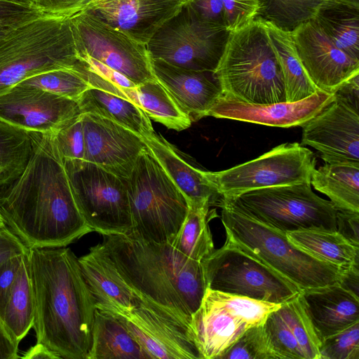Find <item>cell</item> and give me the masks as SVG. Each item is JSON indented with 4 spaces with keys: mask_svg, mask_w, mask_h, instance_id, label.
<instances>
[{
    "mask_svg": "<svg viewBox=\"0 0 359 359\" xmlns=\"http://www.w3.org/2000/svg\"><path fill=\"white\" fill-rule=\"evenodd\" d=\"M186 217L171 245L189 258L201 262L214 248L209 227V203H188Z\"/></svg>",
    "mask_w": 359,
    "mask_h": 359,
    "instance_id": "33",
    "label": "cell"
},
{
    "mask_svg": "<svg viewBox=\"0 0 359 359\" xmlns=\"http://www.w3.org/2000/svg\"><path fill=\"white\" fill-rule=\"evenodd\" d=\"M22 173L0 188V213L28 248L65 247L92 231L74 201L54 135L29 132Z\"/></svg>",
    "mask_w": 359,
    "mask_h": 359,
    "instance_id": "1",
    "label": "cell"
},
{
    "mask_svg": "<svg viewBox=\"0 0 359 359\" xmlns=\"http://www.w3.org/2000/svg\"><path fill=\"white\" fill-rule=\"evenodd\" d=\"M156 80L166 89L179 108L191 121L208 116L222 96V89L212 72H201L151 59Z\"/></svg>",
    "mask_w": 359,
    "mask_h": 359,
    "instance_id": "21",
    "label": "cell"
},
{
    "mask_svg": "<svg viewBox=\"0 0 359 359\" xmlns=\"http://www.w3.org/2000/svg\"><path fill=\"white\" fill-rule=\"evenodd\" d=\"M32 151L30 133L0 119V188L22 173Z\"/></svg>",
    "mask_w": 359,
    "mask_h": 359,
    "instance_id": "35",
    "label": "cell"
},
{
    "mask_svg": "<svg viewBox=\"0 0 359 359\" xmlns=\"http://www.w3.org/2000/svg\"><path fill=\"white\" fill-rule=\"evenodd\" d=\"M285 234L295 246L323 262L343 269L359 264V248L337 231L306 229Z\"/></svg>",
    "mask_w": 359,
    "mask_h": 359,
    "instance_id": "31",
    "label": "cell"
},
{
    "mask_svg": "<svg viewBox=\"0 0 359 359\" xmlns=\"http://www.w3.org/2000/svg\"><path fill=\"white\" fill-rule=\"evenodd\" d=\"M299 297L320 342L359 322L358 296L339 283L304 290Z\"/></svg>",
    "mask_w": 359,
    "mask_h": 359,
    "instance_id": "23",
    "label": "cell"
},
{
    "mask_svg": "<svg viewBox=\"0 0 359 359\" xmlns=\"http://www.w3.org/2000/svg\"><path fill=\"white\" fill-rule=\"evenodd\" d=\"M17 85L36 88L76 102L90 88L76 65L42 72Z\"/></svg>",
    "mask_w": 359,
    "mask_h": 359,
    "instance_id": "39",
    "label": "cell"
},
{
    "mask_svg": "<svg viewBox=\"0 0 359 359\" xmlns=\"http://www.w3.org/2000/svg\"><path fill=\"white\" fill-rule=\"evenodd\" d=\"M359 75L302 126L301 145L320 152L325 163H359Z\"/></svg>",
    "mask_w": 359,
    "mask_h": 359,
    "instance_id": "13",
    "label": "cell"
},
{
    "mask_svg": "<svg viewBox=\"0 0 359 359\" xmlns=\"http://www.w3.org/2000/svg\"><path fill=\"white\" fill-rule=\"evenodd\" d=\"M24 359H60V357L41 343L36 344L27 350L22 356Z\"/></svg>",
    "mask_w": 359,
    "mask_h": 359,
    "instance_id": "54",
    "label": "cell"
},
{
    "mask_svg": "<svg viewBox=\"0 0 359 359\" xmlns=\"http://www.w3.org/2000/svg\"><path fill=\"white\" fill-rule=\"evenodd\" d=\"M27 253L23 257L8 294L2 318L6 327L18 342L26 337L33 327L34 318V299Z\"/></svg>",
    "mask_w": 359,
    "mask_h": 359,
    "instance_id": "32",
    "label": "cell"
},
{
    "mask_svg": "<svg viewBox=\"0 0 359 359\" xmlns=\"http://www.w3.org/2000/svg\"><path fill=\"white\" fill-rule=\"evenodd\" d=\"M78 209L92 231L128 234L132 219L125 179L85 160H63Z\"/></svg>",
    "mask_w": 359,
    "mask_h": 359,
    "instance_id": "9",
    "label": "cell"
},
{
    "mask_svg": "<svg viewBox=\"0 0 359 359\" xmlns=\"http://www.w3.org/2000/svg\"><path fill=\"white\" fill-rule=\"evenodd\" d=\"M312 19L338 48L359 60V4L324 0Z\"/></svg>",
    "mask_w": 359,
    "mask_h": 359,
    "instance_id": "28",
    "label": "cell"
},
{
    "mask_svg": "<svg viewBox=\"0 0 359 359\" xmlns=\"http://www.w3.org/2000/svg\"><path fill=\"white\" fill-rule=\"evenodd\" d=\"M225 27L237 30L255 20L259 14V0H222Z\"/></svg>",
    "mask_w": 359,
    "mask_h": 359,
    "instance_id": "45",
    "label": "cell"
},
{
    "mask_svg": "<svg viewBox=\"0 0 359 359\" xmlns=\"http://www.w3.org/2000/svg\"><path fill=\"white\" fill-rule=\"evenodd\" d=\"M76 69L90 87L127 99L137 105L135 85L118 72L85 54H78Z\"/></svg>",
    "mask_w": 359,
    "mask_h": 359,
    "instance_id": "37",
    "label": "cell"
},
{
    "mask_svg": "<svg viewBox=\"0 0 359 359\" xmlns=\"http://www.w3.org/2000/svg\"><path fill=\"white\" fill-rule=\"evenodd\" d=\"M78 54L87 55L135 85L156 79L147 45L137 42L86 10L69 17Z\"/></svg>",
    "mask_w": 359,
    "mask_h": 359,
    "instance_id": "14",
    "label": "cell"
},
{
    "mask_svg": "<svg viewBox=\"0 0 359 359\" xmlns=\"http://www.w3.org/2000/svg\"><path fill=\"white\" fill-rule=\"evenodd\" d=\"M29 248L8 227L0 229V265L14 257L24 255Z\"/></svg>",
    "mask_w": 359,
    "mask_h": 359,
    "instance_id": "50",
    "label": "cell"
},
{
    "mask_svg": "<svg viewBox=\"0 0 359 359\" xmlns=\"http://www.w3.org/2000/svg\"><path fill=\"white\" fill-rule=\"evenodd\" d=\"M87 359H149L121 320L95 310L92 345Z\"/></svg>",
    "mask_w": 359,
    "mask_h": 359,
    "instance_id": "27",
    "label": "cell"
},
{
    "mask_svg": "<svg viewBox=\"0 0 359 359\" xmlns=\"http://www.w3.org/2000/svg\"><path fill=\"white\" fill-rule=\"evenodd\" d=\"M184 4L202 20L225 27L222 0H184Z\"/></svg>",
    "mask_w": 359,
    "mask_h": 359,
    "instance_id": "49",
    "label": "cell"
},
{
    "mask_svg": "<svg viewBox=\"0 0 359 359\" xmlns=\"http://www.w3.org/2000/svg\"><path fill=\"white\" fill-rule=\"evenodd\" d=\"M7 1H10L15 2V3H18V4H23V5L31 6L34 7L33 5L32 0H7Z\"/></svg>",
    "mask_w": 359,
    "mask_h": 359,
    "instance_id": "56",
    "label": "cell"
},
{
    "mask_svg": "<svg viewBox=\"0 0 359 359\" xmlns=\"http://www.w3.org/2000/svg\"><path fill=\"white\" fill-rule=\"evenodd\" d=\"M143 140L149 150L185 196L188 203L219 205L222 196L208 179L205 171L187 163L167 141L156 134Z\"/></svg>",
    "mask_w": 359,
    "mask_h": 359,
    "instance_id": "25",
    "label": "cell"
},
{
    "mask_svg": "<svg viewBox=\"0 0 359 359\" xmlns=\"http://www.w3.org/2000/svg\"><path fill=\"white\" fill-rule=\"evenodd\" d=\"M263 327L276 359H306L294 335L277 309L267 316Z\"/></svg>",
    "mask_w": 359,
    "mask_h": 359,
    "instance_id": "42",
    "label": "cell"
},
{
    "mask_svg": "<svg viewBox=\"0 0 359 359\" xmlns=\"http://www.w3.org/2000/svg\"><path fill=\"white\" fill-rule=\"evenodd\" d=\"M230 31L202 20L186 4L147 44L151 59L188 69L215 70Z\"/></svg>",
    "mask_w": 359,
    "mask_h": 359,
    "instance_id": "10",
    "label": "cell"
},
{
    "mask_svg": "<svg viewBox=\"0 0 359 359\" xmlns=\"http://www.w3.org/2000/svg\"><path fill=\"white\" fill-rule=\"evenodd\" d=\"M219 359H276L263 323L248 327Z\"/></svg>",
    "mask_w": 359,
    "mask_h": 359,
    "instance_id": "41",
    "label": "cell"
},
{
    "mask_svg": "<svg viewBox=\"0 0 359 359\" xmlns=\"http://www.w3.org/2000/svg\"><path fill=\"white\" fill-rule=\"evenodd\" d=\"M135 295L133 308L118 318L149 359H201L190 323L163 306Z\"/></svg>",
    "mask_w": 359,
    "mask_h": 359,
    "instance_id": "15",
    "label": "cell"
},
{
    "mask_svg": "<svg viewBox=\"0 0 359 359\" xmlns=\"http://www.w3.org/2000/svg\"><path fill=\"white\" fill-rule=\"evenodd\" d=\"M81 114H92L114 121L142 138L154 135L149 117L134 102L103 90L90 87L78 101Z\"/></svg>",
    "mask_w": 359,
    "mask_h": 359,
    "instance_id": "26",
    "label": "cell"
},
{
    "mask_svg": "<svg viewBox=\"0 0 359 359\" xmlns=\"http://www.w3.org/2000/svg\"><path fill=\"white\" fill-rule=\"evenodd\" d=\"M264 22L282 71L285 102L299 101L320 92L306 74L299 59L292 34L269 22Z\"/></svg>",
    "mask_w": 359,
    "mask_h": 359,
    "instance_id": "30",
    "label": "cell"
},
{
    "mask_svg": "<svg viewBox=\"0 0 359 359\" xmlns=\"http://www.w3.org/2000/svg\"><path fill=\"white\" fill-rule=\"evenodd\" d=\"M13 29V28H0V42Z\"/></svg>",
    "mask_w": 359,
    "mask_h": 359,
    "instance_id": "55",
    "label": "cell"
},
{
    "mask_svg": "<svg viewBox=\"0 0 359 359\" xmlns=\"http://www.w3.org/2000/svg\"><path fill=\"white\" fill-rule=\"evenodd\" d=\"M337 231L359 248V212L337 210Z\"/></svg>",
    "mask_w": 359,
    "mask_h": 359,
    "instance_id": "51",
    "label": "cell"
},
{
    "mask_svg": "<svg viewBox=\"0 0 359 359\" xmlns=\"http://www.w3.org/2000/svg\"><path fill=\"white\" fill-rule=\"evenodd\" d=\"M346 1L359 4V0H346Z\"/></svg>",
    "mask_w": 359,
    "mask_h": 359,
    "instance_id": "58",
    "label": "cell"
},
{
    "mask_svg": "<svg viewBox=\"0 0 359 359\" xmlns=\"http://www.w3.org/2000/svg\"><path fill=\"white\" fill-rule=\"evenodd\" d=\"M316 164L310 149L284 143L255 159L205 174L222 197H236L256 189L311 182Z\"/></svg>",
    "mask_w": 359,
    "mask_h": 359,
    "instance_id": "12",
    "label": "cell"
},
{
    "mask_svg": "<svg viewBox=\"0 0 359 359\" xmlns=\"http://www.w3.org/2000/svg\"><path fill=\"white\" fill-rule=\"evenodd\" d=\"M277 311L292 332L306 359H320L321 342L304 310L299 294L282 304Z\"/></svg>",
    "mask_w": 359,
    "mask_h": 359,
    "instance_id": "40",
    "label": "cell"
},
{
    "mask_svg": "<svg viewBox=\"0 0 359 359\" xmlns=\"http://www.w3.org/2000/svg\"><path fill=\"white\" fill-rule=\"evenodd\" d=\"M43 15L35 7L0 0V28H14Z\"/></svg>",
    "mask_w": 359,
    "mask_h": 359,
    "instance_id": "46",
    "label": "cell"
},
{
    "mask_svg": "<svg viewBox=\"0 0 359 359\" xmlns=\"http://www.w3.org/2000/svg\"><path fill=\"white\" fill-rule=\"evenodd\" d=\"M220 201L283 233L306 229L337 231V209L311 189V182L256 189Z\"/></svg>",
    "mask_w": 359,
    "mask_h": 359,
    "instance_id": "8",
    "label": "cell"
},
{
    "mask_svg": "<svg viewBox=\"0 0 359 359\" xmlns=\"http://www.w3.org/2000/svg\"><path fill=\"white\" fill-rule=\"evenodd\" d=\"M36 342L62 359H87L95 315L78 257L65 247L29 248Z\"/></svg>",
    "mask_w": 359,
    "mask_h": 359,
    "instance_id": "2",
    "label": "cell"
},
{
    "mask_svg": "<svg viewBox=\"0 0 359 359\" xmlns=\"http://www.w3.org/2000/svg\"><path fill=\"white\" fill-rule=\"evenodd\" d=\"M191 327L201 359H219L249 327L204 296Z\"/></svg>",
    "mask_w": 359,
    "mask_h": 359,
    "instance_id": "24",
    "label": "cell"
},
{
    "mask_svg": "<svg viewBox=\"0 0 359 359\" xmlns=\"http://www.w3.org/2000/svg\"><path fill=\"white\" fill-rule=\"evenodd\" d=\"M213 74L224 97L255 104L285 102L282 71L259 18L230 32Z\"/></svg>",
    "mask_w": 359,
    "mask_h": 359,
    "instance_id": "4",
    "label": "cell"
},
{
    "mask_svg": "<svg viewBox=\"0 0 359 359\" xmlns=\"http://www.w3.org/2000/svg\"><path fill=\"white\" fill-rule=\"evenodd\" d=\"M103 236L102 250L132 291L191 324L207 288L202 262L168 243L125 234Z\"/></svg>",
    "mask_w": 359,
    "mask_h": 359,
    "instance_id": "3",
    "label": "cell"
},
{
    "mask_svg": "<svg viewBox=\"0 0 359 359\" xmlns=\"http://www.w3.org/2000/svg\"><path fill=\"white\" fill-rule=\"evenodd\" d=\"M6 226V223L0 213V229L4 228Z\"/></svg>",
    "mask_w": 359,
    "mask_h": 359,
    "instance_id": "57",
    "label": "cell"
},
{
    "mask_svg": "<svg viewBox=\"0 0 359 359\" xmlns=\"http://www.w3.org/2000/svg\"><path fill=\"white\" fill-rule=\"evenodd\" d=\"M334 97V94L320 91L296 102L255 104L222 96L208 116L272 127L302 126L329 104Z\"/></svg>",
    "mask_w": 359,
    "mask_h": 359,
    "instance_id": "20",
    "label": "cell"
},
{
    "mask_svg": "<svg viewBox=\"0 0 359 359\" xmlns=\"http://www.w3.org/2000/svg\"><path fill=\"white\" fill-rule=\"evenodd\" d=\"M85 138V161L126 179L140 154L148 147L143 138L106 118L81 114Z\"/></svg>",
    "mask_w": 359,
    "mask_h": 359,
    "instance_id": "18",
    "label": "cell"
},
{
    "mask_svg": "<svg viewBox=\"0 0 359 359\" xmlns=\"http://www.w3.org/2000/svg\"><path fill=\"white\" fill-rule=\"evenodd\" d=\"M204 297L239 318L249 327L259 325L281 304L260 301L245 296L206 288Z\"/></svg>",
    "mask_w": 359,
    "mask_h": 359,
    "instance_id": "38",
    "label": "cell"
},
{
    "mask_svg": "<svg viewBox=\"0 0 359 359\" xmlns=\"http://www.w3.org/2000/svg\"><path fill=\"white\" fill-rule=\"evenodd\" d=\"M358 264L352 265L343 271L339 283L345 289L358 296L359 271Z\"/></svg>",
    "mask_w": 359,
    "mask_h": 359,
    "instance_id": "53",
    "label": "cell"
},
{
    "mask_svg": "<svg viewBox=\"0 0 359 359\" xmlns=\"http://www.w3.org/2000/svg\"><path fill=\"white\" fill-rule=\"evenodd\" d=\"M81 114L76 101L15 85L0 94V119L27 132L55 135Z\"/></svg>",
    "mask_w": 359,
    "mask_h": 359,
    "instance_id": "16",
    "label": "cell"
},
{
    "mask_svg": "<svg viewBox=\"0 0 359 359\" xmlns=\"http://www.w3.org/2000/svg\"><path fill=\"white\" fill-rule=\"evenodd\" d=\"M19 343L5 325L0 316V359H16Z\"/></svg>",
    "mask_w": 359,
    "mask_h": 359,
    "instance_id": "52",
    "label": "cell"
},
{
    "mask_svg": "<svg viewBox=\"0 0 359 359\" xmlns=\"http://www.w3.org/2000/svg\"><path fill=\"white\" fill-rule=\"evenodd\" d=\"M55 141L63 160H84L85 138L81 114L54 135Z\"/></svg>",
    "mask_w": 359,
    "mask_h": 359,
    "instance_id": "44",
    "label": "cell"
},
{
    "mask_svg": "<svg viewBox=\"0 0 359 359\" xmlns=\"http://www.w3.org/2000/svg\"><path fill=\"white\" fill-rule=\"evenodd\" d=\"M311 184L338 210L359 212V163H325L313 170Z\"/></svg>",
    "mask_w": 359,
    "mask_h": 359,
    "instance_id": "29",
    "label": "cell"
},
{
    "mask_svg": "<svg viewBox=\"0 0 359 359\" xmlns=\"http://www.w3.org/2000/svg\"><path fill=\"white\" fill-rule=\"evenodd\" d=\"M32 2L44 14L69 18L83 10L90 0H32Z\"/></svg>",
    "mask_w": 359,
    "mask_h": 359,
    "instance_id": "47",
    "label": "cell"
},
{
    "mask_svg": "<svg viewBox=\"0 0 359 359\" xmlns=\"http://www.w3.org/2000/svg\"><path fill=\"white\" fill-rule=\"evenodd\" d=\"M206 286L213 290L282 304L302 290L226 239L203 259Z\"/></svg>",
    "mask_w": 359,
    "mask_h": 359,
    "instance_id": "11",
    "label": "cell"
},
{
    "mask_svg": "<svg viewBox=\"0 0 359 359\" xmlns=\"http://www.w3.org/2000/svg\"><path fill=\"white\" fill-rule=\"evenodd\" d=\"M137 104L149 118L169 129L180 131L191 123L166 89L156 80L147 81L135 88Z\"/></svg>",
    "mask_w": 359,
    "mask_h": 359,
    "instance_id": "34",
    "label": "cell"
},
{
    "mask_svg": "<svg viewBox=\"0 0 359 359\" xmlns=\"http://www.w3.org/2000/svg\"><path fill=\"white\" fill-rule=\"evenodd\" d=\"M184 4V0H95L83 10L147 45Z\"/></svg>",
    "mask_w": 359,
    "mask_h": 359,
    "instance_id": "19",
    "label": "cell"
},
{
    "mask_svg": "<svg viewBox=\"0 0 359 359\" xmlns=\"http://www.w3.org/2000/svg\"><path fill=\"white\" fill-rule=\"evenodd\" d=\"M226 239L302 291L339 283L345 269L323 262L292 244L286 234L220 201Z\"/></svg>",
    "mask_w": 359,
    "mask_h": 359,
    "instance_id": "5",
    "label": "cell"
},
{
    "mask_svg": "<svg viewBox=\"0 0 359 359\" xmlns=\"http://www.w3.org/2000/svg\"><path fill=\"white\" fill-rule=\"evenodd\" d=\"M257 18L269 22L292 33L302 24L311 20L324 0H259Z\"/></svg>",
    "mask_w": 359,
    "mask_h": 359,
    "instance_id": "36",
    "label": "cell"
},
{
    "mask_svg": "<svg viewBox=\"0 0 359 359\" xmlns=\"http://www.w3.org/2000/svg\"><path fill=\"white\" fill-rule=\"evenodd\" d=\"M25 255L11 258L0 265V316L1 318H3L6 300Z\"/></svg>",
    "mask_w": 359,
    "mask_h": 359,
    "instance_id": "48",
    "label": "cell"
},
{
    "mask_svg": "<svg viewBox=\"0 0 359 359\" xmlns=\"http://www.w3.org/2000/svg\"><path fill=\"white\" fill-rule=\"evenodd\" d=\"M291 34L306 74L320 91L334 94L359 75V60L338 48L313 19Z\"/></svg>",
    "mask_w": 359,
    "mask_h": 359,
    "instance_id": "17",
    "label": "cell"
},
{
    "mask_svg": "<svg viewBox=\"0 0 359 359\" xmlns=\"http://www.w3.org/2000/svg\"><path fill=\"white\" fill-rule=\"evenodd\" d=\"M320 359H359V322L323 340Z\"/></svg>",
    "mask_w": 359,
    "mask_h": 359,
    "instance_id": "43",
    "label": "cell"
},
{
    "mask_svg": "<svg viewBox=\"0 0 359 359\" xmlns=\"http://www.w3.org/2000/svg\"><path fill=\"white\" fill-rule=\"evenodd\" d=\"M77 62L69 18L43 15L13 28L0 42V94L27 78Z\"/></svg>",
    "mask_w": 359,
    "mask_h": 359,
    "instance_id": "6",
    "label": "cell"
},
{
    "mask_svg": "<svg viewBox=\"0 0 359 359\" xmlns=\"http://www.w3.org/2000/svg\"><path fill=\"white\" fill-rule=\"evenodd\" d=\"M96 309L121 317L135 306V295L126 285L100 243L78 258Z\"/></svg>",
    "mask_w": 359,
    "mask_h": 359,
    "instance_id": "22",
    "label": "cell"
},
{
    "mask_svg": "<svg viewBox=\"0 0 359 359\" xmlns=\"http://www.w3.org/2000/svg\"><path fill=\"white\" fill-rule=\"evenodd\" d=\"M92 1H95V0H90V2Z\"/></svg>",
    "mask_w": 359,
    "mask_h": 359,
    "instance_id": "59",
    "label": "cell"
},
{
    "mask_svg": "<svg viewBox=\"0 0 359 359\" xmlns=\"http://www.w3.org/2000/svg\"><path fill=\"white\" fill-rule=\"evenodd\" d=\"M125 182L132 219L126 235L171 244L186 217L188 201L148 148Z\"/></svg>",
    "mask_w": 359,
    "mask_h": 359,
    "instance_id": "7",
    "label": "cell"
}]
</instances>
